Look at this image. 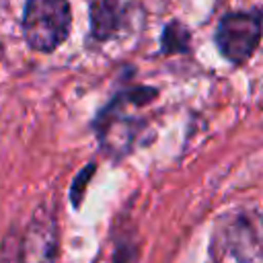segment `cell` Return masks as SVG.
I'll use <instances>...</instances> for the list:
<instances>
[{"label": "cell", "mask_w": 263, "mask_h": 263, "mask_svg": "<svg viewBox=\"0 0 263 263\" xmlns=\"http://www.w3.org/2000/svg\"><path fill=\"white\" fill-rule=\"evenodd\" d=\"M154 97V88H129L113 97V101L97 115V138L111 158H121L132 150L136 136L144 127V121L136 115V111L148 105Z\"/></svg>", "instance_id": "1"}, {"label": "cell", "mask_w": 263, "mask_h": 263, "mask_svg": "<svg viewBox=\"0 0 263 263\" xmlns=\"http://www.w3.org/2000/svg\"><path fill=\"white\" fill-rule=\"evenodd\" d=\"M72 8L68 0H27L23 10V35L31 49L55 51L70 35Z\"/></svg>", "instance_id": "2"}, {"label": "cell", "mask_w": 263, "mask_h": 263, "mask_svg": "<svg viewBox=\"0 0 263 263\" xmlns=\"http://www.w3.org/2000/svg\"><path fill=\"white\" fill-rule=\"evenodd\" d=\"M261 41V12H228L216 29L218 51L234 66L249 62Z\"/></svg>", "instance_id": "3"}, {"label": "cell", "mask_w": 263, "mask_h": 263, "mask_svg": "<svg viewBox=\"0 0 263 263\" xmlns=\"http://www.w3.org/2000/svg\"><path fill=\"white\" fill-rule=\"evenodd\" d=\"M58 253V226L55 218L47 208H39L23 240L16 247V263H55Z\"/></svg>", "instance_id": "4"}, {"label": "cell", "mask_w": 263, "mask_h": 263, "mask_svg": "<svg viewBox=\"0 0 263 263\" xmlns=\"http://www.w3.org/2000/svg\"><path fill=\"white\" fill-rule=\"evenodd\" d=\"M123 10L117 0H92L90 4V37L95 41L111 39L121 27Z\"/></svg>", "instance_id": "5"}, {"label": "cell", "mask_w": 263, "mask_h": 263, "mask_svg": "<svg viewBox=\"0 0 263 263\" xmlns=\"http://www.w3.org/2000/svg\"><path fill=\"white\" fill-rule=\"evenodd\" d=\"M162 51L164 53H181L189 51V31L183 23H168L162 31Z\"/></svg>", "instance_id": "6"}, {"label": "cell", "mask_w": 263, "mask_h": 263, "mask_svg": "<svg viewBox=\"0 0 263 263\" xmlns=\"http://www.w3.org/2000/svg\"><path fill=\"white\" fill-rule=\"evenodd\" d=\"M95 173V164L90 162L84 171H80L78 173V177L74 179V183H72V187H70V199H72V205L74 208H78L80 205V199H84V191H86V185H88V179H90V175Z\"/></svg>", "instance_id": "7"}, {"label": "cell", "mask_w": 263, "mask_h": 263, "mask_svg": "<svg viewBox=\"0 0 263 263\" xmlns=\"http://www.w3.org/2000/svg\"><path fill=\"white\" fill-rule=\"evenodd\" d=\"M16 247L14 234H8L0 245V263H16Z\"/></svg>", "instance_id": "8"}, {"label": "cell", "mask_w": 263, "mask_h": 263, "mask_svg": "<svg viewBox=\"0 0 263 263\" xmlns=\"http://www.w3.org/2000/svg\"><path fill=\"white\" fill-rule=\"evenodd\" d=\"M113 263H134V249L132 245H119L115 257H113Z\"/></svg>", "instance_id": "9"}]
</instances>
